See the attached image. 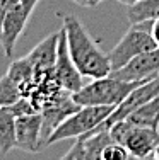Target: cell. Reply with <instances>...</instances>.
I'll return each instance as SVG.
<instances>
[{
  "instance_id": "obj_1",
  "label": "cell",
  "mask_w": 159,
  "mask_h": 160,
  "mask_svg": "<svg viewBox=\"0 0 159 160\" xmlns=\"http://www.w3.org/2000/svg\"><path fill=\"white\" fill-rule=\"evenodd\" d=\"M62 22V28L65 29L70 56L79 72L84 77L93 80L108 77L113 70L108 53H104L98 46L96 41L89 36L87 29L82 26V22L75 16H65Z\"/></svg>"
},
{
  "instance_id": "obj_2",
  "label": "cell",
  "mask_w": 159,
  "mask_h": 160,
  "mask_svg": "<svg viewBox=\"0 0 159 160\" xmlns=\"http://www.w3.org/2000/svg\"><path fill=\"white\" fill-rule=\"evenodd\" d=\"M142 82H125L111 75L103 78H94L91 83H86L79 92L74 94V99L81 106H113L122 104L123 99Z\"/></svg>"
},
{
  "instance_id": "obj_3",
  "label": "cell",
  "mask_w": 159,
  "mask_h": 160,
  "mask_svg": "<svg viewBox=\"0 0 159 160\" xmlns=\"http://www.w3.org/2000/svg\"><path fill=\"white\" fill-rule=\"evenodd\" d=\"M113 109H115L113 106H81L51 133L48 145L62 142V140H75L84 135H89L91 131H94L99 124H103L108 119Z\"/></svg>"
},
{
  "instance_id": "obj_4",
  "label": "cell",
  "mask_w": 159,
  "mask_h": 160,
  "mask_svg": "<svg viewBox=\"0 0 159 160\" xmlns=\"http://www.w3.org/2000/svg\"><path fill=\"white\" fill-rule=\"evenodd\" d=\"M151 28H152V21H144V22H139V24H130V29L123 34V38L118 41V44L108 53L113 70L122 68L132 58L139 56L144 51H151V49L159 48L156 44V41L152 39Z\"/></svg>"
},
{
  "instance_id": "obj_5",
  "label": "cell",
  "mask_w": 159,
  "mask_h": 160,
  "mask_svg": "<svg viewBox=\"0 0 159 160\" xmlns=\"http://www.w3.org/2000/svg\"><path fill=\"white\" fill-rule=\"evenodd\" d=\"M109 136L113 142L123 143L130 155L135 157H146L154 153L159 145V129L151 126L134 124L128 119H122L109 126Z\"/></svg>"
},
{
  "instance_id": "obj_6",
  "label": "cell",
  "mask_w": 159,
  "mask_h": 160,
  "mask_svg": "<svg viewBox=\"0 0 159 160\" xmlns=\"http://www.w3.org/2000/svg\"><path fill=\"white\" fill-rule=\"evenodd\" d=\"M81 108L77 101L74 99V94L65 90L56 99L46 102L41 108V119H43V126H41V145L48 147V140H50L51 133L55 131L70 114H74Z\"/></svg>"
},
{
  "instance_id": "obj_7",
  "label": "cell",
  "mask_w": 159,
  "mask_h": 160,
  "mask_svg": "<svg viewBox=\"0 0 159 160\" xmlns=\"http://www.w3.org/2000/svg\"><path fill=\"white\" fill-rule=\"evenodd\" d=\"M157 96H159V77L151 78V80H147V82H142L140 85L135 87V89L123 99L122 104H118L113 109V112L108 116V119H106L103 124H99L96 129H109L111 124L118 123V121H122V119H127L135 109H139L140 106H144L146 102H149L151 99H154ZM96 129H94V131H96Z\"/></svg>"
},
{
  "instance_id": "obj_8",
  "label": "cell",
  "mask_w": 159,
  "mask_h": 160,
  "mask_svg": "<svg viewBox=\"0 0 159 160\" xmlns=\"http://www.w3.org/2000/svg\"><path fill=\"white\" fill-rule=\"evenodd\" d=\"M109 75L125 82H147L159 77V48L140 53L122 68L113 70Z\"/></svg>"
},
{
  "instance_id": "obj_9",
  "label": "cell",
  "mask_w": 159,
  "mask_h": 160,
  "mask_svg": "<svg viewBox=\"0 0 159 160\" xmlns=\"http://www.w3.org/2000/svg\"><path fill=\"white\" fill-rule=\"evenodd\" d=\"M31 14L33 12L26 9L22 5V2L3 12L2 26H0V46H2L3 55L7 58H12L17 39L21 38L22 31L26 29V24H28Z\"/></svg>"
},
{
  "instance_id": "obj_10",
  "label": "cell",
  "mask_w": 159,
  "mask_h": 160,
  "mask_svg": "<svg viewBox=\"0 0 159 160\" xmlns=\"http://www.w3.org/2000/svg\"><path fill=\"white\" fill-rule=\"evenodd\" d=\"M55 75L62 87L69 92L75 94L86 85L84 83V75L79 72L75 67L74 60L70 56L69 44H67V36L65 29H60V38H58V48H56V62H55Z\"/></svg>"
},
{
  "instance_id": "obj_11",
  "label": "cell",
  "mask_w": 159,
  "mask_h": 160,
  "mask_svg": "<svg viewBox=\"0 0 159 160\" xmlns=\"http://www.w3.org/2000/svg\"><path fill=\"white\" fill-rule=\"evenodd\" d=\"M111 142L108 129H96L89 135L75 138V143L70 147L60 160H101L103 148Z\"/></svg>"
},
{
  "instance_id": "obj_12",
  "label": "cell",
  "mask_w": 159,
  "mask_h": 160,
  "mask_svg": "<svg viewBox=\"0 0 159 160\" xmlns=\"http://www.w3.org/2000/svg\"><path fill=\"white\" fill-rule=\"evenodd\" d=\"M41 112L26 114L16 118V148L28 153H38L43 150L41 145Z\"/></svg>"
},
{
  "instance_id": "obj_13",
  "label": "cell",
  "mask_w": 159,
  "mask_h": 160,
  "mask_svg": "<svg viewBox=\"0 0 159 160\" xmlns=\"http://www.w3.org/2000/svg\"><path fill=\"white\" fill-rule=\"evenodd\" d=\"M58 32H51L48 38H45L40 44H36L34 49H31L29 55H26L29 58V62L33 63L36 78L43 77L46 73L55 72V62H56V48H58Z\"/></svg>"
},
{
  "instance_id": "obj_14",
  "label": "cell",
  "mask_w": 159,
  "mask_h": 160,
  "mask_svg": "<svg viewBox=\"0 0 159 160\" xmlns=\"http://www.w3.org/2000/svg\"><path fill=\"white\" fill-rule=\"evenodd\" d=\"M16 148V114L10 106H0V153Z\"/></svg>"
},
{
  "instance_id": "obj_15",
  "label": "cell",
  "mask_w": 159,
  "mask_h": 160,
  "mask_svg": "<svg viewBox=\"0 0 159 160\" xmlns=\"http://www.w3.org/2000/svg\"><path fill=\"white\" fill-rule=\"evenodd\" d=\"M130 123L140 124V126H151L159 129V96L151 99L139 109H135L130 116L127 118Z\"/></svg>"
},
{
  "instance_id": "obj_16",
  "label": "cell",
  "mask_w": 159,
  "mask_h": 160,
  "mask_svg": "<svg viewBox=\"0 0 159 160\" xmlns=\"http://www.w3.org/2000/svg\"><path fill=\"white\" fill-rule=\"evenodd\" d=\"M127 17L130 24L159 19V0H140L135 5L127 7Z\"/></svg>"
},
{
  "instance_id": "obj_17",
  "label": "cell",
  "mask_w": 159,
  "mask_h": 160,
  "mask_svg": "<svg viewBox=\"0 0 159 160\" xmlns=\"http://www.w3.org/2000/svg\"><path fill=\"white\" fill-rule=\"evenodd\" d=\"M21 97H24L22 89L16 80H12V77H9L7 73L0 77V106H12Z\"/></svg>"
},
{
  "instance_id": "obj_18",
  "label": "cell",
  "mask_w": 159,
  "mask_h": 160,
  "mask_svg": "<svg viewBox=\"0 0 159 160\" xmlns=\"http://www.w3.org/2000/svg\"><path fill=\"white\" fill-rule=\"evenodd\" d=\"M128 158H130V152L127 150V147L123 143L113 142V140L103 148V153H101V160H128Z\"/></svg>"
},
{
  "instance_id": "obj_19",
  "label": "cell",
  "mask_w": 159,
  "mask_h": 160,
  "mask_svg": "<svg viewBox=\"0 0 159 160\" xmlns=\"http://www.w3.org/2000/svg\"><path fill=\"white\" fill-rule=\"evenodd\" d=\"M10 109H12V112L16 114V118H17V116H26V114L41 112L40 108H38V106H36L29 97H21L17 102H14V104L10 106Z\"/></svg>"
},
{
  "instance_id": "obj_20",
  "label": "cell",
  "mask_w": 159,
  "mask_h": 160,
  "mask_svg": "<svg viewBox=\"0 0 159 160\" xmlns=\"http://www.w3.org/2000/svg\"><path fill=\"white\" fill-rule=\"evenodd\" d=\"M151 34H152V39L156 41V44L159 46V19L152 21V28H151Z\"/></svg>"
},
{
  "instance_id": "obj_21",
  "label": "cell",
  "mask_w": 159,
  "mask_h": 160,
  "mask_svg": "<svg viewBox=\"0 0 159 160\" xmlns=\"http://www.w3.org/2000/svg\"><path fill=\"white\" fill-rule=\"evenodd\" d=\"M72 2H75L77 5H82V7H96L103 0H72Z\"/></svg>"
},
{
  "instance_id": "obj_22",
  "label": "cell",
  "mask_w": 159,
  "mask_h": 160,
  "mask_svg": "<svg viewBox=\"0 0 159 160\" xmlns=\"http://www.w3.org/2000/svg\"><path fill=\"white\" fill-rule=\"evenodd\" d=\"M21 2H22V5H24L26 9L31 10V12H33V10H34V7L38 5V2H40V0H21Z\"/></svg>"
},
{
  "instance_id": "obj_23",
  "label": "cell",
  "mask_w": 159,
  "mask_h": 160,
  "mask_svg": "<svg viewBox=\"0 0 159 160\" xmlns=\"http://www.w3.org/2000/svg\"><path fill=\"white\" fill-rule=\"evenodd\" d=\"M128 160H157V157L154 153L146 155V157H135V155H130V158H128Z\"/></svg>"
},
{
  "instance_id": "obj_24",
  "label": "cell",
  "mask_w": 159,
  "mask_h": 160,
  "mask_svg": "<svg viewBox=\"0 0 159 160\" xmlns=\"http://www.w3.org/2000/svg\"><path fill=\"white\" fill-rule=\"evenodd\" d=\"M116 2H120L125 7H130V5H135L137 2H140V0H116Z\"/></svg>"
},
{
  "instance_id": "obj_25",
  "label": "cell",
  "mask_w": 159,
  "mask_h": 160,
  "mask_svg": "<svg viewBox=\"0 0 159 160\" xmlns=\"http://www.w3.org/2000/svg\"><path fill=\"white\" fill-rule=\"evenodd\" d=\"M154 155H156V157H157V160H159V145L156 147V150H154Z\"/></svg>"
},
{
  "instance_id": "obj_26",
  "label": "cell",
  "mask_w": 159,
  "mask_h": 160,
  "mask_svg": "<svg viewBox=\"0 0 159 160\" xmlns=\"http://www.w3.org/2000/svg\"><path fill=\"white\" fill-rule=\"evenodd\" d=\"M0 26H2V0H0Z\"/></svg>"
}]
</instances>
